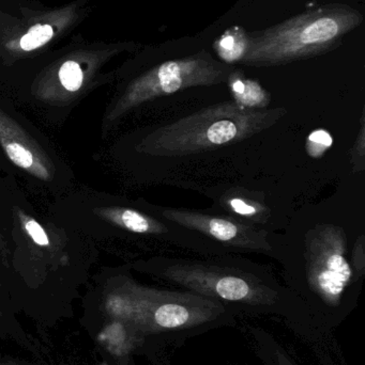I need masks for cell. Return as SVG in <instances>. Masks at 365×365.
Here are the masks:
<instances>
[{
	"instance_id": "obj_3",
	"label": "cell",
	"mask_w": 365,
	"mask_h": 365,
	"mask_svg": "<svg viewBox=\"0 0 365 365\" xmlns=\"http://www.w3.org/2000/svg\"><path fill=\"white\" fill-rule=\"evenodd\" d=\"M364 21V14L349 4L311 9L251 36L250 49L241 64L270 68L325 55L341 46Z\"/></svg>"
},
{
	"instance_id": "obj_15",
	"label": "cell",
	"mask_w": 365,
	"mask_h": 365,
	"mask_svg": "<svg viewBox=\"0 0 365 365\" xmlns=\"http://www.w3.org/2000/svg\"><path fill=\"white\" fill-rule=\"evenodd\" d=\"M54 27L51 24H36L32 26L19 40V48L23 51H32L44 46L53 38Z\"/></svg>"
},
{
	"instance_id": "obj_5",
	"label": "cell",
	"mask_w": 365,
	"mask_h": 365,
	"mask_svg": "<svg viewBox=\"0 0 365 365\" xmlns=\"http://www.w3.org/2000/svg\"><path fill=\"white\" fill-rule=\"evenodd\" d=\"M233 66L214 59L207 51L180 59L169 60L135 78L109 107L103 130L115 126L126 113L154 98L194 87H209L226 83Z\"/></svg>"
},
{
	"instance_id": "obj_7",
	"label": "cell",
	"mask_w": 365,
	"mask_h": 365,
	"mask_svg": "<svg viewBox=\"0 0 365 365\" xmlns=\"http://www.w3.org/2000/svg\"><path fill=\"white\" fill-rule=\"evenodd\" d=\"M0 147L11 163L34 179L51 182L55 166L43 148L10 115L0 108Z\"/></svg>"
},
{
	"instance_id": "obj_21",
	"label": "cell",
	"mask_w": 365,
	"mask_h": 365,
	"mask_svg": "<svg viewBox=\"0 0 365 365\" xmlns=\"http://www.w3.org/2000/svg\"><path fill=\"white\" fill-rule=\"evenodd\" d=\"M0 365H21L19 364H15V362H2Z\"/></svg>"
},
{
	"instance_id": "obj_18",
	"label": "cell",
	"mask_w": 365,
	"mask_h": 365,
	"mask_svg": "<svg viewBox=\"0 0 365 365\" xmlns=\"http://www.w3.org/2000/svg\"><path fill=\"white\" fill-rule=\"evenodd\" d=\"M351 265L359 280L364 278L365 274V236L364 234L358 237L353 247Z\"/></svg>"
},
{
	"instance_id": "obj_22",
	"label": "cell",
	"mask_w": 365,
	"mask_h": 365,
	"mask_svg": "<svg viewBox=\"0 0 365 365\" xmlns=\"http://www.w3.org/2000/svg\"><path fill=\"white\" fill-rule=\"evenodd\" d=\"M0 317H1V311H0Z\"/></svg>"
},
{
	"instance_id": "obj_4",
	"label": "cell",
	"mask_w": 365,
	"mask_h": 365,
	"mask_svg": "<svg viewBox=\"0 0 365 365\" xmlns=\"http://www.w3.org/2000/svg\"><path fill=\"white\" fill-rule=\"evenodd\" d=\"M347 259V238L343 227L319 225L306 236L304 304L319 325L334 332L355 309L351 294L360 282Z\"/></svg>"
},
{
	"instance_id": "obj_19",
	"label": "cell",
	"mask_w": 365,
	"mask_h": 365,
	"mask_svg": "<svg viewBox=\"0 0 365 365\" xmlns=\"http://www.w3.org/2000/svg\"><path fill=\"white\" fill-rule=\"evenodd\" d=\"M113 365H135L130 356L126 357L115 358Z\"/></svg>"
},
{
	"instance_id": "obj_8",
	"label": "cell",
	"mask_w": 365,
	"mask_h": 365,
	"mask_svg": "<svg viewBox=\"0 0 365 365\" xmlns=\"http://www.w3.org/2000/svg\"><path fill=\"white\" fill-rule=\"evenodd\" d=\"M92 72L91 64L74 59L66 60L56 71L41 79L36 88V96L51 104L72 102L87 88Z\"/></svg>"
},
{
	"instance_id": "obj_9",
	"label": "cell",
	"mask_w": 365,
	"mask_h": 365,
	"mask_svg": "<svg viewBox=\"0 0 365 365\" xmlns=\"http://www.w3.org/2000/svg\"><path fill=\"white\" fill-rule=\"evenodd\" d=\"M15 225L19 229L24 242H27V248L36 257H49V263L55 262L62 264L66 257L62 255L61 244L54 240L49 231L31 215L21 208L14 210Z\"/></svg>"
},
{
	"instance_id": "obj_14",
	"label": "cell",
	"mask_w": 365,
	"mask_h": 365,
	"mask_svg": "<svg viewBox=\"0 0 365 365\" xmlns=\"http://www.w3.org/2000/svg\"><path fill=\"white\" fill-rule=\"evenodd\" d=\"M225 210L255 223H265L269 210L263 202L253 197L248 191L229 190L220 200Z\"/></svg>"
},
{
	"instance_id": "obj_11",
	"label": "cell",
	"mask_w": 365,
	"mask_h": 365,
	"mask_svg": "<svg viewBox=\"0 0 365 365\" xmlns=\"http://www.w3.org/2000/svg\"><path fill=\"white\" fill-rule=\"evenodd\" d=\"M246 332L253 351L264 365H300L282 343L267 330L248 326Z\"/></svg>"
},
{
	"instance_id": "obj_6",
	"label": "cell",
	"mask_w": 365,
	"mask_h": 365,
	"mask_svg": "<svg viewBox=\"0 0 365 365\" xmlns=\"http://www.w3.org/2000/svg\"><path fill=\"white\" fill-rule=\"evenodd\" d=\"M162 215L171 222L201 232L227 246L261 252L272 250L265 231L235 219L180 210H165Z\"/></svg>"
},
{
	"instance_id": "obj_12",
	"label": "cell",
	"mask_w": 365,
	"mask_h": 365,
	"mask_svg": "<svg viewBox=\"0 0 365 365\" xmlns=\"http://www.w3.org/2000/svg\"><path fill=\"white\" fill-rule=\"evenodd\" d=\"M234 103L244 109H266L270 96L259 81L248 78L244 72L234 68L226 81Z\"/></svg>"
},
{
	"instance_id": "obj_2",
	"label": "cell",
	"mask_w": 365,
	"mask_h": 365,
	"mask_svg": "<svg viewBox=\"0 0 365 365\" xmlns=\"http://www.w3.org/2000/svg\"><path fill=\"white\" fill-rule=\"evenodd\" d=\"M285 108L244 109L233 101L220 103L160 126L137 145L139 153L180 158L246 140L286 115Z\"/></svg>"
},
{
	"instance_id": "obj_17",
	"label": "cell",
	"mask_w": 365,
	"mask_h": 365,
	"mask_svg": "<svg viewBox=\"0 0 365 365\" xmlns=\"http://www.w3.org/2000/svg\"><path fill=\"white\" fill-rule=\"evenodd\" d=\"M351 163L354 173H362L365 168V115L362 111L357 138L351 151Z\"/></svg>"
},
{
	"instance_id": "obj_13",
	"label": "cell",
	"mask_w": 365,
	"mask_h": 365,
	"mask_svg": "<svg viewBox=\"0 0 365 365\" xmlns=\"http://www.w3.org/2000/svg\"><path fill=\"white\" fill-rule=\"evenodd\" d=\"M251 34L241 26H233L225 30L216 38L212 48L216 51L221 62L233 66L241 63L250 49Z\"/></svg>"
},
{
	"instance_id": "obj_20",
	"label": "cell",
	"mask_w": 365,
	"mask_h": 365,
	"mask_svg": "<svg viewBox=\"0 0 365 365\" xmlns=\"http://www.w3.org/2000/svg\"><path fill=\"white\" fill-rule=\"evenodd\" d=\"M4 255V240H2L1 234H0V259Z\"/></svg>"
},
{
	"instance_id": "obj_1",
	"label": "cell",
	"mask_w": 365,
	"mask_h": 365,
	"mask_svg": "<svg viewBox=\"0 0 365 365\" xmlns=\"http://www.w3.org/2000/svg\"><path fill=\"white\" fill-rule=\"evenodd\" d=\"M109 319L132 327L162 349L184 344L211 330L233 327L241 315L222 302L193 292L144 287L129 277H118L103 295Z\"/></svg>"
},
{
	"instance_id": "obj_16",
	"label": "cell",
	"mask_w": 365,
	"mask_h": 365,
	"mask_svg": "<svg viewBox=\"0 0 365 365\" xmlns=\"http://www.w3.org/2000/svg\"><path fill=\"white\" fill-rule=\"evenodd\" d=\"M334 145V138L328 130L319 128L313 130L306 138V150L312 158H321Z\"/></svg>"
},
{
	"instance_id": "obj_10",
	"label": "cell",
	"mask_w": 365,
	"mask_h": 365,
	"mask_svg": "<svg viewBox=\"0 0 365 365\" xmlns=\"http://www.w3.org/2000/svg\"><path fill=\"white\" fill-rule=\"evenodd\" d=\"M96 216L115 227L135 234L151 235L167 233L169 229L160 221L133 208L102 206L94 210Z\"/></svg>"
}]
</instances>
